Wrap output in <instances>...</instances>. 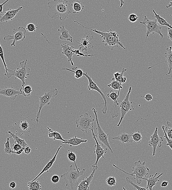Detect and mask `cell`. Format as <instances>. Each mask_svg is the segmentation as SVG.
I'll return each mask as SVG.
<instances>
[{
	"label": "cell",
	"instance_id": "cell-9",
	"mask_svg": "<svg viewBox=\"0 0 172 190\" xmlns=\"http://www.w3.org/2000/svg\"><path fill=\"white\" fill-rule=\"evenodd\" d=\"M44 94L43 95L39 97L40 101V105L39 106V110L37 114L36 121L37 123H39V118H40L41 110L43 107L50 105V101L52 99L55 97L58 94V91L57 88L53 90H50L46 92L44 90Z\"/></svg>",
	"mask_w": 172,
	"mask_h": 190
},
{
	"label": "cell",
	"instance_id": "cell-15",
	"mask_svg": "<svg viewBox=\"0 0 172 190\" xmlns=\"http://www.w3.org/2000/svg\"><path fill=\"white\" fill-rule=\"evenodd\" d=\"M23 8V7L21 6L16 9H7L6 12L3 13L2 15L0 17V22L8 23L11 20H14L15 17Z\"/></svg>",
	"mask_w": 172,
	"mask_h": 190
},
{
	"label": "cell",
	"instance_id": "cell-57",
	"mask_svg": "<svg viewBox=\"0 0 172 190\" xmlns=\"http://www.w3.org/2000/svg\"><path fill=\"white\" fill-rule=\"evenodd\" d=\"M169 80H172V78H169Z\"/></svg>",
	"mask_w": 172,
	"mask_h": 190
},
{
	"label": "cell",
	"instance_id": "cell-47",
	"mask_svg": "<svg viewBox=\"0 0 172 190\" xmlns=\"http://www.w3.org/2000/svg\"><path fill=\"white\" fill-rule=\"evenodd\" d=\"M29 127V124L28 122L25 120V121H22L21 122L20 125V128L22 130L27 131Z\"/></svg>",
	"mask_w": 172,
	"mask_h": 190
},
{
	"label": "cell",
	"instance_id": "cell-12",
	"mask_svg": "<svg viewBox=\"0 0 172 190\" xmlns=\"http://www.w3.org/2000/svg\"><path fill=\"white\" fill-rule=\"evenodd\" d=\"M83 75L84 76H85L86 78H87L88 80L89 84L88 85V90L89 91L91 90H92V91H96L102 95L104 101V106L103 108L102 109V111L103 114H106L107 110V102L105 95L103 93L102 90L98 87V86H97L96 84L93 81L91 77L88 74V73H84V72Z\"/></svg>",
	"mask_w": 172,
	"mask_h": 190
},
{
	"label": "cell",
	"instance_id": "cell-21",
	"mask_svg": "<svg viewBox=\"0 0 172 190\" xmlns=\"http://www.w3.org/2000/svg\"><path fill=\"white\" fill-rule=\"evenodd\" d=\"M88 142L87 140H84L83 138H79L75 136L74 137L69 138L66 142H62L63 144H69L70 147L72 146H77L82 143H86Z\"/></svg>",
	"mask_w": 172,
	"mask_h": 190
},
{
	"label": "cell",
	"instance_id": "cell-41",
	"mask_svg": "<svg viewBox=\"0 0 172 190\" xmlns=\"http://www.w3.org/2000/svg\"><path fill=\"white\" fill-rule=\"evenodd\" d=\"M89 38L88 36H86L85 38H83V37L82 38L81 41V45H80V47L81 46V47H80V48L81 47H84V48L85 49L86 47H88L89 45V44H91L90 40L89 39ZM83 47L81 49H82Z\"/></svg>",
	"mask_w": 172,
	"mask_h": 190
},
{
	"label": "cell",
	"instance_id": "cell-53",
	"mask_svg": "<svg viewBox=\"0 0 172 190\" xmlns=\"http://www.w3.org/2000/svg\"><path fill=\"white\" fill-rule=\"evenodd\" d=\"M9 187H10V188L12 189H14L16 187V182L13 181L11 182L10 184H9Z\"/></svg>",
	"mask_w": 172,
	"mask_h": 190
},
{
	"label": "cell",
	"instance_id": "cell-32",
	"mask_svg": "<svg viewBox=\"0 0 172 190\" xmlns=\"http://www.w3.org/2000/svg\"><path fill=\"white\" fill-rule=\"evenodd\" d=\"M108 87L111 88L114 90H118V91H120V90L122 89L123 84L117 81L114 77L112 79L111 83L108 84Z\"/></svg>",
	"mask_w": 172,
	"mask_h": 190
},
{
	"label": "cell",
	"instance_id": "cell-2",
	"mask_svg": "<svg viewBox=\"0 0 172 190\" xmlns=\"http://www.w3.org/2000/svg\"><path fill=\"white\" fill-rule=\"evenodd\" d=\"M74 22L78 24V25L81 26L85 29L91 30L98 34L100 35L102 39V42L103 43L105 46L106 47L109 46L111 48V50H113L114 48H117L118 46L122 48L123 49H126L122 43L119 38V35L117 32L114 31L112 29H110V31L107 32H101L98 31L96 29H91L87 27H85L79 23L77 21L75 20Z\"/></svg>",
	"mask_w": 172,
	"mask_h": 190
},
{
	"label": "cell",
	"instance_id": "cell-20",
	"mask_svg": "<svg viewBox=\"0 0 172 190\" xmlns=\"http://www.w3.org/2000/svg\"><path fill=\"white\" fill-rule=\"evenodd\" d=\"M62 146H61L59 147L58 148L57 152H56L55 155H54V157L52 158V159L50 160L49 162H48L46 166L44 167V168L43 169V170L42 172H41L32 181H35L39 177L42 175L43 173H44L45 172H47V173H49V169L51 168L52 166V165H53L54 163L56 161L58 154L61 148H62Z\"/></svg>",
	"mask_w": 172,
	"mask_h": 190
},
{
	"label": "cell",
	"instance_id": "cell-3",
	"mask_svg": "<svg viewBox=\"0 0 172 190\" xmlns=\"http://www.w3.org/2000/svg\"><path fill=\"white\" fill-rule=\"evenodd\" d=\"M134 165L135 166L133 167L132 168L133 173H129L119 168L116 165H113L114 167L115 168L119 169L125 174L135 177L134 179L136 180L138 184H140L141 183L143 179L146 178L149 172H150V169L147 166L146 163L145 161H144L143 163H142L140 161H136L134 163Z\"/></svg>",
	"mask_w": 172,
	"mask_h": 190
},
{
	"label": "cell",
	"instance_id": "cell-56",
	"mask_svg": "<svg viewBox=\"0 0 172 190\" xmlns=\"http://www.w3.org/2000/svg\"><path fill=\"white\" fill-rule=\"evenodd\" d=\"M121 2L120 8H122L124 5L125 2L124 0H119Z\"/></svg>",
	"mask_w": 172,
	"mask_h": 190
},
{
	"label": "cell",
	"instance_id": "cell-44",
	"mask_svg": "<svg viewBox=\"0 0 172 190\" xmlns=\"http://www.w3.org/2000/svg\"><path fill=\"white\" fill-rule=\"evenodd\" d=\"M162 129L164 133V138H165L166 140L167 141V143L166 144V145L169 146L172 150V140H170V139L168 138L167 134H166V133L165 127L164 125L162 126Z\"/></svg>",
	"mask_w": 172,
	"mask_h": 190
},
{
	"label": "cell",
	"instance_id": "cell-18",
	"mask_svg": "<svg viewBox=\"0 0 172 190\" xmlns=\"http://www.w3.org/2000/svg\"><path fill=\"white\" fill-rule=\"evenodd\" d=\"M20 95H21V92L13 88L5 87L0 89V95L8 97L12 100H15Z\"/></svg>",
	"mask_w": 172,
	"mask_h": 190
},
{
	"label": "cell",
	"instance_id": "cell-54",
	"mask_svg": "<svg viewBox=\"0 0 172 190\" xmlns=\"http://www.w3.org/2000/svg\"><path fill=\"white\" fill-rule=\"evenodd\" d=\"M169 182L167 181H164L161 184V187L163 188H165L167 187L169 185Z\"/></svg>",
	"mask_w": 172,
	"mask_h": 190
},
{
	"label": "cell",
	"instance_id": "cell-13",
	"mask_svg": "<svg viewBox=\"0 0 172 190\" xmlns=\"http://www.w3.org/2000/svg\"><path fill=\"white\" fill-rule=\"evenodd\" d=\"M91 130L92 131V134L93 138L94 139L96 144L95 145L94 147L96 148V150L94 151V153L96 155V160L94 164L92 165L93 167L98 166V165L99 160L101 158H103L106 160L104 157V154H106L108 148H103L99 142V141L96 138V134H95L94 131H93V127L92 128Z\"/></svg>",
	"mask_w": 172,
	"mask_h": 190
},
{
	"label": "cell",
	"instance_id": "cell-52",
	"mask_svg": "<svg viewBox=\"0 0 172 190\" xmlns=\"http://www.w3.org/2000/svg\"><path fill=\"white\" fill-rule=\"evenodd\" d=\"M10 0H6V1L4 2L2 4H0V13L3 14V6L7 2H9Z\"/></svg>",
	"mask_w": 172,
	"mask_h": 190
},
{
	"label": "cell",
	"instance_id": "cell-25",
	"mask_svg": "<svg viewBox=\"0 0 172 190\" xmlns=\"http://www.w3.org/2000/svg\"><path fill=\"white\" fill-rule=\"evenodd\" d=\"M72 7V13L74 14H78L80 12H83L85 6L79 1L73 2L71 4Z\"/></svg>",
	"mask_w": 172,
	"mask_h": 190
},
{
	"label": "cell",
	"instance_id": "cell-22",
	"mask_svg": "<svg viewBox=\"0 0 172 190\" xmlns=\"http://www.w3.org/2000/svg\"><path fill=\"white\" fill-rule=\"evenodd\" d=\"M112 139L120 141L123 144H129L133 142V140L131 134L123 132L118 136L113 137Z\"/></svg>",
	"mask_w": 172,
	"mask_h": 190
},
{
	"label": "cell",
	"instance_id": "cell-33",
	"mask_svg": "<svg viewBox=\"0 0 172 190\" xmlns=\"http://www.w3.org/2000/svg\"><path fill=\"white\" fill-rule=\"evenodd\" d=\"M28 187L30 190H40L42 189V186L39 181H32L28 182Z\"/></svg>",
	"mask_w": 172,
	"mask_h": 190
},
{
	"label": "cell",
	"instance_id": "cell-28",
	"mask_svg": "<svg viewBox=\"0 0 172 190\" xmlns=\"http://www.w3.org/2000/svg\"><path fill=\"white\" fill-rule=\"evenodd\" d=\"M155 15V17L158 23L162 26H167L172 29V26L166 21V20L160 17V14H157L154 9L152 10Z\"/></svg>",
	"mask_w": 172,
	"mask_h": 190
},
{
	"label": "cell",
	"instance_id": "cell-6",
	"mask_svg": "<svg viewBox=\"0 0 172 190\" xmlns=\"http://www.w3.org/2000/svg\"><path fill=\"white\" fill-rule=\"evenodd\" d=\"M140 24L144 25L147 28L145 34L147 38L151 34H154L155 33L159 35L161 39L163 38V35L161 32L162 27L159 25L156 18L154 20H151L148 18L146 16H144L143 21H140Z\"/></svg>",
	"mask_w": 172,
	"mask_h": 190
},
{
	"label": "cell",
	"instance_id": "cell-39",
	"mask_svg": "<svg viewBox=\"0 0 172 190\" xmlns=\"http://www.w3.org/2000/svg\"><path fill=\"white\" fill-rule=\"evenodd\" d=\"M106 183L110 187L114 186L117 183L116 178L114 176L110 177L107 178Z\"/></svg>",
	"mask_w": 172,
	"mask_h": 190
},
{
	"label": "cell",
	"instance_id": "cell-1",
	"mask_svg": "<svg viewBox=\"0 0 172 190\" xmlns=\"http://www.w3.org/2000/svg\"><path fill=\"white\" fill-rule=\"evenodd\" d=\"M47 14L50 18L65 21L72 13V7L68 0H52L48 3Z\"/></svg>",
	"mask_w": 172,
	"mask_h": 190
},
{
	"label": "cell",
	"instance_id": "cell-37",
	"mask_svg": "<svg viewBox=\"0 0 172 190\" xmlns=\"http://www.w3.org/2000/svg\"><path fill=\"white\" fill-rule=\"evenodd\" d=\"M68 158L71 162H74L76 168L77 170L80 171L81 170L80 168H78L77 166L76 161L77 158L76 155L72 151H71L70 150H68Z\"/></svg>",
	"mask_w": 172,
	"mask_h": 190
},
{
	"label": "cell",
	"instance_id": "cell-11",
	"mask_svg": "<svg viewBox=\"0 0 172 190\" xmlns=\"http://www.w3.org/2000/svg\"><path fill=\"white\" fill-rule=\"evenodd\" d=\"M26 30L22 26H20L18 29H14L13 31V35H8L4 37V40L10 41L13 40V43L11 44V46L15 47L16 43L18 41H23L26 38Z\"/></svg>",
	"mask_w": 172,
	"mask_h": 190
},
{
	"label": "cell",
	"instance_id": "cell-49",
	"mask_svg": "<svg viewBox=\"0 0 172 190\" xmlns=\"http://www.w3.org/2000/svg\"><path fill=\"white\" fill-rule=\"evenodd\" d=\"M144 99L147 101H150L153 100L152 96L149 94H148L145 96Z\"/></svg>",
	"mask_w": 172,
	"mask_h": 190
},
{
	"label": "cell",
	"instance_id": "cell-58",
	"mask_svg": "<svg viewBox=\"0 0 172 190\" xmlns=\"http://www.w3.org/2000/svg\"><path fill=\"white\" fill-rule=\"evenodd\" d=\"M171 51H172V50H171Z\"/></svg>",
	"mask_w": 172,
	"mask_h": 190
},
{
	"label": "cell",
	"instance_id": "cell-19",
	"mask_svg": "<svg viewBox=\"0 0 172 190\" xmlns=\"http://www.w3.org/2000/svg\"><path fill=\"white\" fill-rule=\"evenodd\" d=\"M158 173H156L155 174V175H151L149 176L148 178H144L143 180H146L147 181V185L146 188L147 190H152L154 186H156L158 184V182L160 181V180H159V178L161 177L163 173H161L158 176L156 177Z\"/></svg>",
	"mask_w": 172,
	"mask_h": 190
},
{
	"label": "cell",
	"instance_id": "cell-45",
	"mask_svg": "<svg viewBox=\"0 0 172 190\" xmlns=\"http://www.w3.org/2000/svg\"><path fill=\"white\" fill-rule=\"evenodd\" d=\"M38 29V27L32 23H30L27 25L26 27V31L30 32H35L37 29Z\"/></svg>",
	"mask_w": 172,
	"mask_h": 190
},
{
	"label": "cell",
	"instance_id": "cell-4",
	"mask_svg": "<svg viewBox=\"0 0 172 190\" xmlns=\"http://www.w3.org/2000/svg\"><path fill=\"white\" fill-rule=\"evenodd\" d=\"M85 172V169L78 171L76 168H73L72 165L70 166L68 172L62 175L61 177L65 180L66 187H70L71 189L73 190L78 185V180Z\"/></svg>",
	"mask_w": 172,
	"mask_h": 190
},
{
	"label": "cell",
	"instance_id": "cell-26",
	"mask_svg": "<svg viewBox=\"0 0 172 190\" xmlns=\"http://www.w3.org/2000/svg\"><path fill=\"white\" fill-rule=\"evenodd\" d=\"M49 133L48 136L50 138L53 139L54 140H58L62 141V142H66L67 140H64L62 136L60 133L57 131H54L49 127H47Z\"/></svg>",
	"mask_w": 172,
	"mask_h": 190
},
{
	"label": "cell",
	"instance_id": "cell-48",
	"mask_svg": "<svg viewBox=\"0 0 172 190\" xmlns=\"http://www.w3.org/2000/svg\"><path fill=\"white\" fill-rule=\"evenodd\" d=\"M60 178L57 175H54L51 178V181L53 183H57L59 181Z\"/></svg>",
	"mask_w": 172,
	"mask_h": 190
},
{
	"label": "cell",
	"instance_id": "cell-36",
	"mask_svg": "<svg viewBox=\"0 0 172 190\" xmlns=\"http://www.w3.org/2000/svg\"><path fill=\"white\" fill-rule=\"evenodd\" d=\"M12 146L13 150L14 151V154H16L17 155H21L22 152L24 151V147H22L21 146L16 142H15Z\"/></svg>",
	"mask_w": 172,
	"mask_h": 190
},
{
	"label": "cell",
	"instance_id": "cell-27",
	"mask_svg": "<svg viewBox=\"0 0 172 190\" xmlns=\"http://www.w3.org/2000/svg\"><path fill=\"white\" fill-rule=\"evenodd\" d=\"M127 71V69L123 68L121 73L118 72L115 73L114 75V78L121 84L125 83L126 81L127 78L126 77L123 76V74Z\"/></svg>",
	"mask_w": 172,
	"mask_h": 190
},
{
	"label": "cell",
	"instance_id": "cell-29",
	"mask_svg": "<svg viewBox=\"0 0 172 190\" xmlns=\"http://www.w3.org/2000/svg\"><path fill=\"white\" fill-rule=\"evenodd\" d=\"M7 133L10 134V136L14 138V140L15 141V142L20 144L21 146H22V147L24 148L26 146H29L27 144V143H26L25 140L20 138L17 135L15 134L14 133H13L12 131H9L7 132Z\"/></svg>",
	"mask_w": 172,
	"mask_h": 190
},
{
	"label": "cell",
	"instance_id": "cell-43",
	"mask_svg": "<svg viewBox=\"0 0 172 190\" xmlns=\"http://www.w3.org/2000/svg\"><path fill=\"white\" fill-rule=\"evenodd\" d=\"M0 57L1 58V59L4 65L6 72V73H7V69H8L7 68V65L6 63L4 57V54L3 50L1 46V43H0Z\"/></svg>",
	"mask_w": 172,
	"mask_h": 190
},
{
	"label": "cell",
	"instance_id": "cell-51",
	"mask_svg": "<svg viewBox=\"0 0 172 190\" xmlns=\"http://www.w3.org/2000/svg\"><path fill=\"white\" fill-rule=\"evenodd\" d=\"M24 153L25 154H28L30 153L31 151V149L29 146H26L25 147H24Z\"/></svg>",
	"mask_w": 172,
	"mask_h": 190
},
{
	"label": "cell",
	"instance_id": "cell-59",
	"mask_svg": "<svg viewBox=\"0 0 172 190\" xmlns=\"http://www.w3.org/2000/svg\"><path fill=\"white\" fill-rule=\"evenodd\" d=\"M171 78H172V76H171Z\"/></svg>",
	"mask_w": 172,
	"mask_h": 190
},
{
	"label": "cell",
	"instance_id": "cell-38",
	"mask_svg": "<svg viewBox=\"0 0 172 190\" xmlns=\"http://www.w3.org/2000/svg\"><path fill=\"white\" fill-rule=\"evenodd\" d=\"M12 137L10 136V137L7 138V142L5 143V148L4 152L5 154H8L9 155H12L14 154L13 150H12V148L10 147V139L12 138Z\"/></svg>",
	"mask_w": 172,
	"mask_h": 190
},
{
	"label": "cell",
	"instance_id": "cell-7",
	"mask_svg": "<svg viewBox=\"0 0 172 190\" xmlns=\"http://www.w3.org/2000/svg\"><path fill=\"white\" fill-rule=\"evenodd\" d=\"M92 110L94 112L95 115V118H96V121L97 124V128L96 129L97 131V133L96 134V136L97 140H98L99 142L100 143L102 146H105L107 147L110 151H111V153H113V149H112L111 146L108 140V136L109 134H106L102 129V128L101 127L99 123L98 116V112L95 108H93Z\"/></svg>",
	"mask_w": 172,
	"mask_h": 190
},
{
	"label": "cell",
	"instance_id": "cell-42",
	"mask_svg": "<svg viewBox=\"0 0 172 190\" xmlns=\"http://www.w3.org/2000/svg\"><path fill=\"white\" fill-rule=\"evenodd\" d=\"M126 181L127 183L130 184V185H131L135 189L138 190H147L146 188H145L144 187H140V186L136 185V184L135 183H134V182H133L132 180H131L130 178L129 177H127L126 178Z\"/></svg>",
	"mask_w": 172,
	"mask_h": 190
},
{
	"label": "cell",
	"instance_id": "cell-5",
	"mask_svg": "<svg viewBox=\"0 0 172 190\" xmlns=\"http://www.w3.org/2000/svg\"><path fill=\"white\" fill-rule=\"evenodd\" d=\"M28 60L26 59L25 61H22L20 63L21 68H17V69L15 70H13L10 69H7V73H5V76L8 78L14 76L15 79H19L21 80L22 83V87H24L25 84V80L27 78L31 72V69L28 67Z\"/></svg>",
	"mask_w": 172,
	"mask_h": 190
},
{
	"label": "cell",
	"instance_id": "cell-23",
	"mask_svg": "<svg viewBox=\"0 0 172 190\" xmlns=\"http://www.w3.org/2000/svg\"><path fill=\"white\" fill-rule=\"evenodd\" d=\"M172 47L170 46L169 47L166 48L167 52L165 53L166 60L165 61L159 63L158 64L161 63L163 62H165L169 66L168 69V74H171L172 71V52L171 51Z\"/></svg>",
	"mask_w": 172,
	"mask_h": 190
},
{
	"label": "cell",
	"instance_id": "cell-46",
	"mask_svg": "<svg viewBox=\"0 0 172 190\" xmlns=\"http://www.w3.org/2000/svg\"><path fill=\"white\" fill-rule=\"evenodd\" d=\"M128 20L132 23H134V22H137L138 20V17L137 14H134V13H132V14L129 15Z\"/></svg>",
	"mask_w": 172,
	"mask_h": 190
},
{
	"label": "cell",
	"instance_id": "cell-8",
	"mask_svg": "<svg viewBox=\"0 0 172 190\" xmlns=\"http://www.w3.org/2000/svg\"><path fill=\"white\" fill-rule=\"evenodd\" d=\"M94 121L95 119L92 117L85 113V114L80 115L78 119L76 120V126L83 132L87 133L91 130Z\"/></svg>",
	"mask_w": 172,
	"mask_h": 190
},
{
	"label": "cell",
	"instance_id": "cell-40",
	"mask_svg": "<svg viewBox=\"0 0 172 190\" xmlns=\"http://www.w3.org/2000/svg\"><path fill=\"white\" fill-rule=\"evenodd\" d=\"M167 125L168 127H166L167 129V131L166 132V133L168 138L172 140V122L167 121Z\"/></svg>",
	"mask_w": 172,
	"mask_h": 190
},
{
	"label": "cell",
	"instance_id": "cell-30",
	"mask_svg": "<svg viewBox=\"0 0 172 190\" xmlns=\"http://www.w3.org/2000/svg\"><path fill=\"white\" fill-rule=\"evenodd\" d=\"M119 95L117 92L111 90L110 93L107 94V96L114 102V103L118 105H120L121 101L119 99Z\"/></svg>",
	"mask_w": 172,
	"mask_h": 190
},
{
	"label": "cell",
	"instance_id": "cell-31",
	"mask_svg": "<svg viewBox=\"0 0 172 190\" xmlns=\"http://www.w3.org/2000/svg\"><path fill=\"white\" fill-rule=\"evenodd\" d=\"M63 70H68L75 73L74 77L76 79H79L83 76L84 72L81 69H78V67H73L72 70L68 68H63Z\"/></svg>",
	"mask_w": 172,
	"mask_h": 190
},
{
	"label": "cell",
	"instance_id": "cell-16",
	"mask_svg": "<svg viewBox=\"0 0 172 190\" xmlns=\"http://www.w3.org/2000/svg\"><path fill=\"white\" fill-rule=\"evenodd\" d=\"M98 166L93 167L92 172L89 177L84 178L81 181L80 184L78 185L77 189L78 190H89L90 185L92 182L93 176L95 172L98 169Z\"/></svg>",
	"mask_w": 172,
	"mask_h": 190
},
{
	"label": "cell",
	"instance_id": "cell-55",
	"mask_svg": "<svg viewBox=\"0 0 172 190\" xmlns=\"http://www.w3.org/2000/svg\"><path fill=\"white\" fill-rule=\"evenodd\" d=\"M166 7L167 9L170 8V7H172V0L170 2L169 4L166 6Z\"/></svg>",
	"mask_w": 172,
	"mask_h": 190
},
{
	"label": "cell",
	"instance_id": "cell-50",
	"mask_svg": "<svg viewBox=\"0 0 172 190\" xmlns=\"http://www.w3.org/2000/svg\"><path fill=\"white\" fill-rule=\"evenodd\" d=\"M167 37L172 41V29L170 28H168Z\"/></svg>",
	"mask_w": 172,
	"mask_h": 190
},
{
	"label": "cell",
	"instance_id": "cell-14",
	"mask_svg": "<svg viewBox=\"0 0 172 190\" xmlns=\"http://www.w3.org/2000/svg\"><path fill=\"white\" fill-rule=\"evenodd\" d=\"M163 142L162 137H160L158 135V128L156 127L154 133L151 136L150 140L148 143L149 147L153 148V156L155 155L158 146L160 147Z\"/></svg>",
	"mask_w": 172,
	"mask_h": 190
},
{
	"label": "cell",
	"instance_id": "cell-34",
	"mask_svg": "<svg viewBox=\"0 0 172 190\" xmlns=\"http://www.w3.org/2000/svg\"><path fill=\"white\" fill-rule=\"evenodd\" d=\"M20 91L21 95L24 97H27L31 95L32 92L33 91L32 88L30 86H27L22 87L20 88Z\"/></svg>",
	"mask_w": 172,
	"mask_h": 190
},
{
	"label": "cell",
	"instance_id": "cell-10",
	"mask_svg": "<svg viewBox=\"0 0 172 190\" xmlns=\"http://www.w3.org/2000/svg\"><path fill=\"white\" fill-rule=\"evenodd\" d=\"M132 89V87H130L128 93L125 98L123 101H121L119 106H120L121 117L120 120L117 125L118 127H119L120 125L126 114L130 111L134 110L133 105H132V102L129 101V97L130 94L131 93Z\"/></svg>",
	"mask_w": 172,
	"mask_h": 190
},
{
	"label": "cell",
	"instance_id": "cell-24",
	"mask_svg": "<svg viewBox=\"0 0 172 190\" xmlns=\"http://www.w3.org/2000/svg\"><path fill=\"white\" fill-rule=\"evenodd\" d=\"M58 31L61 33L60 39L62 40L69 41L71 43H73V37L71 36L68 30L65 29L64 26H61L59 29H58Z\"/></svg>",
	"mask_w": 172,
	"mask_h": 190
},
{
	"label": "cell",
	"instance_id": "cell-35",
	"mask_svg": "<svg viewBox=\"0 0 172 190\" xmlns=\"http://www.w3.org/2000/svg\"><path fill=\"white\" fill-rule=\"evenodd\" d=\"M133 142L136 143H141L143 137H142L141 133L140 131H136L133 133L131 134Z\"/></svg>",
	"mask_w": 172,
	"mask_h": 190
},
{
	"label": "cell",
	"instance_id": "cell-17",
	"mask_svg": "<svg viewBox=\"0 0 172 190\" xmlns=\"http://www.w3.org/2000/svg\"><path fill=\"white\" fill-rule=\"evenodd\" d=\"M61 46L62 49V54L66 56L68 61L70 62L71 65L73 66L74 63L72 61L73 56L76 54V50L74 49V47L70 46L66 43H63L61 44Z\"/></svg>",
	"mask_w": 172,
	"mask_h": 190
}]
</instances>
